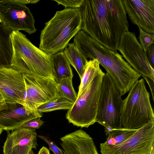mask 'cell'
Instances as JSON below:
<instances>
[{
  "mask_svg": "<svg viewBox=\"0 0 154 154\" xmlns=\"http://www.w3.org/2000/svg\"><path fill=\"white\" fill-rule=\"evenodd\" d=\"M82 29L109 50L117 51L129 23L123 0H84Z\"/></svg>",
  "mask_w": 154,
  "mask_h": 154,
  "instance_id": "6da1fadb",
  "label": "cell"
},
{
  "mask_svg": "<svg viewBox=\"0 0 154 154\" xmlns=\"http://www.w3.org/2000/svg\"><path fill=\"white\" fill-rule=\"evenodd\" d=\"M74 44L87 58L96 59L106 70L121 96L129 91L140 77L117 51L110 50L85 31L74 37Z\"/></svg>",
  "mask_w": 154,
  "mask_h": 154,
  "instance_id": "7a4b0ae2",
  "label": "cell"
},
{
  "mask_svg": "<svg viewBox=\"0 0 154 154\" xmlns=\"http://www.w3.org/2000/svg\"><path fill=\"white\" fill-rule=\"evenodd\" d=\"M82 23L80 8L57 11L41 31L39 48L51 55L63 51L82 30Z\"/></svg>",
  "mask_w": 154,
  "mask_h": 154,
  "instance_id": "3957f363",
  "label": "cell"
},
{
  "mask_svg": "<svg viewBox=\"0 0 154 154\" xmlns=\"http://www.w3.org/2000/svg\"><path fill=\"white\" fill-rule=\"evenodd\" d=\"M10 37L13 48L11 67L22 74L54 80L51 55L36 47L20 31H13Z\"/></svg>",
  "mask_w": 154,
  "mask_h": 154,
  "instance_id": "277c9868",
  "label": "cell"
},
{
  "mask_svg": "<svg viewBox=\"0 0 154 154\" xmlns=\"http://www.w3.org/2000/svg\"><path fill=\"white\" fill-rule=\"evenodd\" d=\"M123 100L121 113L122 127L131 130L138 129L154 121L150 96L143 78L138 80Z\"/></svg>",
  "mask_w": 154,
  "mask_h": 154,
  "instance_id": "5b68a950",
  "label": "cell"
},
{
  "mask_svg": "<svg viewBox=\"0 0 154 154\" xmlns=\"http://www.w3.org/2000/svg\"><path fill=\"white\" fill-rule=\"evenodd\" d=\"M105 74L101 71L77 97L66 114V118L69 123L88 128L96 122L102 82Z\"/></svg>",
  "mask_w": 154,
  "mask_h": 154,
  "instance_id": "8992f818",
  "label": "cell"
},
{
  "mask_svg": "<svg viewBox=\"0 0 154 154\" xmlns=\"http://www.w3.org/2000/svg\"><path fill=\"white\" fill-rule=\"evenodd\" d=\"M111 78L107 73L102 82L98 104L96 122L105 127H122L121 113L123 100Z\"/></svg>",
  "mask_w": 154,
  "mask_h": 154,
  "instance_id": "52a82bcc",
  "label": "cell"
},
{
  "mask_svg": "<svg viewBox=\"0 0 154 154\" xmlns=\"http://www.w3.org/2000/svg\"><path fill=\"white\" fill-rule=\"evenodd\" d=\"M154 121L141 128L126 141L115 146L100 145L101 154H150L154 145Z\"/></svg>",
  "mask_w": 154,
  "mask_h": 154,
  "instance_id": "ba28073f",
  "label": "cell"
},
{
  "mask_svg": "<svg viewBox=\"0 0 154 154\" xmlns=\"http://www.w3.org/2000/svg\"><path fill=\"white\" fill-rule=\"evenodd\" d=\"M0 23L12 31L23 30L31 35L36 31L32 13L19 0L0 1Z\"/></svg>",
  "mask_w": 154,
  "mask_h": 154,
  "instance_id": "9c48e42d",
  "label": "cell"
},
{
  "mask_svg": "<svg viewBox=\"0 0 154 154\" xmlns=\"http://www.w3.org/2000/svg\"><path fill=\"white\" fill-rule=\"evenodd\" d=\"M117 50L140 76H146L154 80V69L150 64L146 53L134 32L128 31L124 32Z\"/></svg>",
  "mask_w": 154,
  "mask_h": 154,
  "instance_id": "30bf717a",
  "label": "cell"
},
{
  "mask_svg": "<svg viewBox=\"0 0 154 154\" xmlns=\"http://www.w3.org/2000/svg\"><path fill=\"white\" fill-rule=\"evenodd\" d=\"M26 87L23 74L13 68H0V94L5 101L21 104Z\"/></svg>",
  "mask_w": 154,
  "mask_h": 154,
  "instance_id": "8fae6325",
  "label": "cell"
},
{
  "mask_svg": "<svg viewBox=\"0 0 154 154\" xmlns=\"http://www.w3.org/2000/svg\"><path fill=\"white\" fill-rule=\"evenodd\" d=\"M131 22L144 31L154 34V0H123Z\"/></svg>",
  "mask_w": 154,
  "mask_h": 154,
  "instance_id": "7c38bea8",
  "label": "cell"
},
{
  "mask_svg": "<svg viewBox=\"0 0 154 154\" xmlns=\"http://www.w3.org/2000/svg\"><path fill=\"white\" fill-rule=\"evenodd\" d=\"M35 129L20 127L8 134L4 154H35L32 150L38 146Z\"/></svg>",
  "mask_w": 154,
  "mask_h": 154,
  "instance_id": "4fadbf2b",
  "label": "cell"
},
{
  "mask_svg": "<svg viewBox=\"0 0 154 154\" xmlns=\"http://www.w3.org/2000/svg\"><path fill=\"white\" fill-rule=\"evenodd\" d=\"M23 75L26 88L31 96L37 108L57 97V84L54 79L31 74H23Z\"/></svg>",
  "mask_w": 154,
  "mask_h": 154,
  "instance_id": "5bb4252c",
  "label": "cell"
},
{
  "mask_svg": "<svg viewBox=\"0 0 154 154\" xmlns=\"http://www.w3.org/2000/svg\"><path fill=\"white\" fill-rule=\"evenodd\" d=\"M38 117L20 103L6 102L0 108V127L6 131L13 130Z\"/></svg>",
  "mask_w": 154,
  "mask_h": 154,
  "instance_id": "9a60e30c",
  "label": "cell"
},
{
  "mask_svg": "<svg viewBox=\"0 0 154 154\" xmlns=\"http://www.w3.org/2000/svg\"><path fill=\"white\" fill-rule=\"evenodd\" d=\"M64 154H99L93 139L81 129L61 137Z\"/></svg>",
  "mask_w": 154,
  "mask_h": 154,
  "instance_id": "2e32d148",
  "label": "cell"
},
{
  "mask_svg": "<svg viewBox=\"0 0 154 154\" xmlns=\"http://www.w3.org/2000/svg\"><path fill=\"white\" fill-rule=\"evenodd\" d=\"M12 32L0 23V68L11 67L13 48L10 36Z\"/></svg>",
  "mask_w": 154,
  "mask_h": 154,
  "instance_id": "e0dca14e",
  "label": "cell"
},
{
  "mask_svg": "<svg viewBox=\"0 0 154 154\" xmlns=\"http://www.w3.org/2000/svg\"><path fill=\"white\" fill-rule=\"evenodd\" d=\"M51 60L54 80L57 84L63 79L73 77L72 69L63 51L51 55Z\"/></svg>",
  "mask_w": 154,
  "mask_h": 154,
  "instance_id": "ac0fdd59",
  "label": "cell"
},
{
  "mask_svg": "<svg viewBox=\"0 0 154 154\" xmlns=\"http://www.w3.org/2000/svg\"><path fill=\"white\" fill-rule=\"evenodd\" d=\"M63 52L70 65L77 72L81 79L88 61L74 43H69Z\"/></svg>",
  "mask_w": 154,
  "mask_h": 154,
  "instance_id": "d6986e66",
  "label": "cell"
},
{
  "mask_svg": "<svg viewBox=\"0 0 154 154\" xmlns=\"http://www.w3.org/2000/svg\"><path fill=\"white\" fill-rule=\"evenodd\" d=\"M97 59L88 60L84 72L81 78L77 97L88 86L97 75L102 71Z\"/></svg>",
  "mask_w": 154,
  "mask_h": 154,
  "instance_id": "ffe728a7",
  "label": "cell"
},
{
  "mask_svg": "<svg viewBox=\"0 0 154 154\" xmlns=\"http://www.w3.org/2000/svg\"><path fill=\"white\" fill-rule=\"evenodd\" d=\"M128 129L122 127L119 128H111L106 134V139L104 143L109 146H115L124 142L137 130Z\"/></svg>",
  "mask_w": 154,
  "mask_h": 154,
  "instance_id": "44dd1931",
  "label": "cell"
},
{
  "mask_svg": "<svg viewBox=\"0 0 154 154\" xmlns=\"http://www.w3.org/2000/svg\"><path fill=\"white\" fill-rule=\"evenodd\" d=\"M74 103L65 98L56 97L51 101L45 103L37 108L38 112H48L60 109H69Z\"/></svg>",
  "mask_w": 154,
  "mask_h": 154,
  "instance_id": "7402d4cb",
  "label": "cell"
},
{
  "mask_svg": "<svg viewBox=\"0 0 154 154\" xmlns=\"http://www.w3.org/2000/svg\"><path fill=\"white\" fill-rule=\"evenodd\" d=\"M72 78L63 79L57 84V97L65 98L74 103L77 98V94L73 86Z\"/></svg>",
  "mask_w": 154,
  "mask_h": 154,
  "instance_id": "603a6c76",
  "label": "cell"
},
{
  "mask_svg": "<svg viewBox=\"0 0 154 154\" xmlns=\"http://www.w3.org/2000/svg\"><path fill=\"white\" fill-rule=\"evenodd\" d=\"M138 28L140 43L146 53L150 46L154 43V34L147 32L140 28Z\"/></svg>",
  "mask_w": 154,
  "mask_h": 154,
  "instance_id": "cb8c5ba5",
  "label": "cell"
},
{
  "mask_svg": "<svg viewBox=\"0 0 154 154\" xmlns=\"http://www.w3.org/2000/svg\"><path fill=\"white\" fill-rule=\"evenodd\" d=\"M58 5H61L65 7V8H79L84 0H55Z\"/></svg>",
  "mask_w": 154,
  "mask_h": 154,
  "instance_id": "d4e9b609",
  "label": "cell"
},
{
  "mask_svg": "<svg viewBox=\"0 0 154 154\" xmlns=\"http://www.w3.org/2000/svg\"><path fill=\"white\" fill-rule=\"evenodd\" d=\"M41 117H38L31 119L25 122L21 127L29 129L39 128L44 123L41 119Z\"/></svg>",
  "mask_w": 154,
  "mask_h": 154,
  "instance_id": "484cf974",
  "label": "cell"
},
{
  "mask_svg": "<svg viewBox=\"0 0 154 154\" xmlns=\"http://www.w3.org/2000/svg\"><path fill=\"white\" fill-rule=\"evenodd\" d=\"M38 137L44 140L48 145L50 149L54 154H64L62 150L60 149L49 137H47L39 135L37 136Z\"/></svg>",
  "mask_w": 154,
  "mask_h": 154,
  "instance_id": "4316f807",
  "label": "cell"
},
{
  "mask_svg": "<svg viewBox=\"0 0 154 154\" xmlns=\"http://www.w3.org/2000/svg\"><path fill=\"white\" fill-rule=\"evenodd\" d=\"M146 54L148 61L152 67H154V43L152 44L146 51Z\"/></svg>",
  "mask_w": 154,
  "mask_h": 154,
  "instance_id": "83f0119b",
  "label": "cell"
},
{
  "mask_svg": "<svg viewBox=\"0 0 154 154\" xmlns=\"http://www.w3.org/2000/svg\"><path fill=\"white\" fill-rule=\"evenodd\" d=\"M142 76L146 81L148 85L149 86L150 90L151 92L152 98L153 100H154V80H152L151 79L146 76L143 75Z\"/></svg>",
  "mask_w": 154,
  "mask_h": 154,
  "instance_id": "f1b7e54d",
  "label": "cell"
},
{
  "mask_svg": "<svg viewBox=\"0 0 154 154\" xmlns=\"http://www.w3.org/2000/svg\"><path fill=\"white\" fill-rule=\"evenodd\" d=\"M38 154H50L49 150L46 147L43 146L39 151Z\"/></svg>",
  "mask_w": 154,
  "mask_h": 154,
  "instance_id": "f546056e",
  "label": "cell"
},
{
  "mask_svg": "<svg viewBox=\"0 0 154 154\" xmlns=\"http://www.w3.org/2000/svg\"><path fill=\"white\" fill-rule=\"evenodd\" d=\"M19 1L25 4H35L40 1L39 0H19Z\"/></svg>",
  "mask_w": 154,
  "mask_h": 154,
  "instance_id": "4dcf8cb0",
  "label": "cell"
},
{
  "mask_svg": "<svg viewBox=\"0 0 154 154\" xmlns=\"http://www.w3.org/2000/svg\"><path fill=\"white\" fill-rule=\"evenodd\" d=\"M5 103L6 102L4 100H0V108L4 105Z\"/></svg>",
  "mask_w": 154,
  "mask_h": 154,
  "instance_id": "1f68e13d",
  "label": "cell"
},
{
  "mask_svg": "<svg viewBox=\"0 0 154 154\" xmlns=\"http://www.w3.org/2000/svg\"><path fill=\"white\" fill-rule=\"evenodd\" d=\"M154 147L151 150L150 154H154Z\"/></svg>",
  "mask_w": 154,
  "mask_h": 154,
  "instance_id": "d6a6232c",
  "label": "cell"
},
{
  "mask_svg": "<svg viewBox=\"0 0 154 154\" xmlns=\"http://www.w3.org/2000/svg\"><path fill=\"white\" fill-rule=\"evenodd\" d=\"M4 100L3 97L2 95L0 94V100Z\"/></svg>",
  "mask_w": 154,
  "mask_h": 154,
  "instance_id": "836d02e7",
  "label": "cell"
},
{
  "mask_svg": "<svg viewBox=\"0 0 154 154\" xmlns=\"http://www.w3.org/2000/svg\"><path fill=\"white\" fill-rule=\"evenodd\" d=\"M3 129H2L1 127H0V135L3 131Z\"/></svg>",
  "mask_w": 154,
  "mask_h": 154,
  "instance_id": "e575fe53",
  "label": "cell"
}]
</instances>
